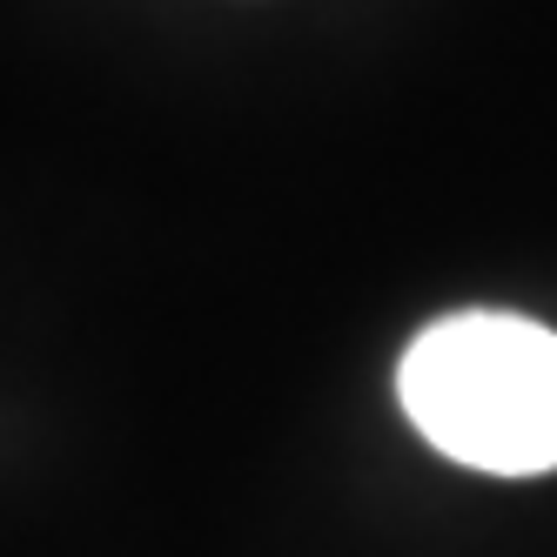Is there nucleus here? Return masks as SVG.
<instances>
[{
	"label": "nucleus",
	"mask_w": 557,
	"mask_h": 557,
	"mask_svg": "<svg viewBox=\"0 0 557 557\" xmlns=\"http://www.w3.org/2000/svg\"><path fill=\"white\" fill-rule=\"evenodd\" d=\"M396 396L463 470L544 476L557 470V330L504 309H463L430 323L396 370Z\"/></svg>",
	"instance_id": "1"
}]
</instances>
